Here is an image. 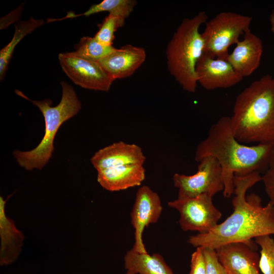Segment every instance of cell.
<instances>
[{
	"mask_svg": "<svg viewBox=\"0 0 274 274\" xmlns=\"http://www.w3.org/2000/svg\"><path fill=\"white\" fill-rule=\"evenodd\" d=\"M269 22L271 31L274 33V8L272 10L269 16Z\"/></svg>",
	"mask_w": 274,
	"mask_h": 274,
	"instance_id": "27",
	"label": "cell"
},
{
	"mask_svg": "<svg viewBox=\"0 0 274 274\" xmlns=\"http://www.w3.org/2000/svg\"><path fill=\"white\" fill-rule=\"evenodd\" d=\"M99 184L110 191H117L140 185L145 179L142 164L111 167L97 170Z\"/></svg>",
	"mask_w": 274,
	"mask_h": 274,
	"instance_id": "16",
	"label": "cell"
},
{
	"mask_svg": "<svg viewBox=\"0 0 274 274\" xmlns=\"http://www.w3.org/2000/svg\"><path fill=\"white\" fill-rule=\"evenodd\" d=\"M196 74L197 83L209 90L230 88L243 79L226 59L204 54L197 63Z\"/></svg>",
	"mask_w": 274,
	"mask_h": 274,
	"instance_id": "12",
	"label": "cell"
},
{
	"mask_svg": "<svg viewBox=\"0 0 274 274\" xmlns=\"http://www.w3.org/2000/svg\"><path fill=\"white\" fill-rule=\"evenodd\" d=\"M265 192L269 198V202L274 206V167H268L262 180Z\"/></svg>",
	"mask_w": 274,
	"mask_h": 274,
	"instance_id": "26",
	"label": "cell"
},
{
	"mask_svg": "<svg viewBox=\"0 0 274 274\" xmlns=\"http://www.w3.org/2000/svg\"><path fill=\"white\" fill-rule=\"evenodd\" d=\"M192 175L175 174L173 180L178 189L179 198L194 197L202 194L213 196L223 191L224 185L221 166L213 157L207 156L199 162Z\"/></svg>",
	"mask_w": 274,
	"mask_h": 274,
	"instance_id": "7",
	"label": "cell"
},
{
	"mask_svg": "<svg viewBox=\"0 0 274 274\" xmlns=\"http://www.w3.org/2000/svg\"><path fill=\"white\" fill-rule=\"evenodd\" d=\"M137 4L134 0H104L92 5L87 11L81 14L68 13L63 19L73 18L80 16H88L101 12H108L124 20L133 11Z\"/></svg>",
	"mask_w": 274,
	"mask_h": 274,
	"instance_id": "20",
	"label": "cell"
},
{
	"mask_svg": "<svg viewBox=\"0 0 274 274\" xmlns=\"http://www.w3.org/2000/svg\"><path fill=\"white\" fill-rule=\"evenodd\" d=\"M145 50L127 44L98 61L114 81L131 76L144 62Z\"/></svg>",
	"mask_w": 274,
	"mask_h": 274,
	"instance_id": "14",
	"label": "cell"
},
{
	"mask_svg": "<svg viewBox=\"0 0 274 274\" xmlns=\"http://www.w3.org/2000/svg\"><path fill=\"white\" fill-rule=\"evenodd\" d=\"M124 264L127 270L136 274H175L157 253H140L131 249L124 255Z\"/></svg>",
	"mask_w": 274,
	"mask_h": 274,
	"instance_id": "18",
	"label": "cell"
},
{
	"mask_svg": "<svg viewBox=\"0 0 274 274\" xmlns=\"http://www.w3.org/2000/svg\"><path fill=\"white\" fill-rule=\"evenodd\" d=\"M273 148L274 143L248 146L239 142L233 134L230 117L223 116L211 126L207 138L197 145L194 158L197 162L207 156L217 160L224 185L223 194L229 198L233 194L234 176L269 167Z\"/></svg>",
	"mask_w": 274,
	"mask_h": 274,
	"instance_id": "2",
	"label": "cell"
},
{
	"mask_svg": "<svg viewBox=\"0 0 274 274\" xmlns=\"http://www.w3.org/2000/svg\"><path fill=\"white\" fill-rule=\"evenodd\" d=\"M261 180L258 172L235 175L233 213L210 231L190 236L188 243L196 248L215 249L232 243L253 244V238L274 234V206L269 202L263 206L256 194L246 196L248 190Z\"/></svg>",
	"mask_w": 274,
	"mask_h": 274,
	"instance_id": "1",
	"label": "cell"
},
{
	"mask_svg": "<svg viewBox=\"0 0 274 274\" xmlns=\"http://www.w3.org/2000/svg\"><path fill=\"white\" fill-rule=\"evenodd\" d=\"M125 274H136V273L129 270H127Z\"/></svg>",
	"mask_w": 274,
	"mask_h": 274,
	"instance_id": "29",
	"label": "cell"
},
{
	"mask_svg": "<svg viewBox=\"0 0 274 274\" xmlns=\"http://www.w3.org/2000/svg\"><path fill=\"white\" fill-rule=\"evenodd\" d=\"M254 244L235 242L215 249L219 261L227 274H260V256Z\"/></svg>",
	"mask_w": 274,
	"mask_h": 274,
	"instance_id": "11",
	"label": "cell"
},
{
	"mask_svg": "<svg viewBox=\"0 0 274 274\" xmlns=\"http://www.w3.org/2000/svg\"><path fill=\"white\" fill-rule=\"evenodd\" d=\"M162 211L158 194L149 187L143 186L136 192L130 213L131 223L134 229V244L132 249L140 253H148L143 241L145 228L156 223Z\"/></svg>",
	"mask_w": 274,
	"mask_h": 274,
	"instance_id": "10",
	"label": "cell"
},
{
	"mask_svg": "<svg viewBox=\"0 0 274 274\" xmlns=\"http://www.w3.org/2000/svg\"><path fill=\"white\" fill-rule=\"evenodd\" d=\"M62 96L60 102L52 107L51 100H33L26 97L22 92L15 93L31 101L42 112L45 121L44 136L33 149L25 152L15 151L13 155L20 166L28 170L34 168L41 169L47 163L54 149L53 142L60 126L66 121L76 115L81 104L73 87L64 81L60 83Z\"/></svg>",
	"mask_w": 274,
	"mask_h": 274,
	"instance_id": "5",
	"label": "cell"
},
{
	"mask_svg": "<svg viewBox=\"0 0 274 274\" xmlns=\"http://www.w3.org/2000/svg\"><path fill=\"white\" fill-rule=\"evenodd\" d=\"M125 20L119 17L109 14L100 24L99 29L94 38L104 46H113L114 33L118 28L124 25Z\"/></svg>",
	"mask_w": 274,
	"mask_h": 274,
	"instance_id": "23",
	"label": "cell"
},
{
	"mask_svg": "<svg viewBox=\"0 0 274 274\" xmlns=\"http://www.w3.org/2000/svg\"><path fill=\"white\" fill-rule=\"evenodd\" d=\"M202 249L206 260L207 274H227L219 261L215 249L211 248H202Z\"/></svg>",
	"mask_w": 274,
	"mask_h": 274,
	"instance_id": "24",
	"label": "cell"
},
{
	"mask_svg": "<svg viewBox=\"0 0 274 274\" xmlns=\"http://www.w3.org/2000/svg\"><path fill=\"white\" fill-rule=\"evenodd\" d=\"M274 167V148L271 152L270 160H269V167Z\"/></svg>",
	"mask_w": 274,
	"mask_h": 274,
	"instance_id": "28",
	"label": "cell"
},
{
	"mask_svg": "<svg viewBox=\"0 0 274 274\" xmlns=\"http://www.w3.org/2000/svg\"><path fill=\"white\" fill-rule=\"evenodd\" d=\"M168 206L180 214L179 224L184 231L207 233L218 224L222 214L214 205L212 196L202 194L194 197L179 198Z\"/></svg>",
	"mask_w": 274,
	"mask_h": 274,
	"instance_id": "8",
	"label": "cell"
},
{
	"mask_svg": "<svg viewBox=\"0 0 274 274\" xmlns=\"http://www.w3.org/2000/svg\"><path fill=\"white\" fill-rule=\"evenodd\" d=\"M208 20L204 11L184 18L173 34L166 49L167 65L170 75L189 92H195L197 81L196 66L203 54L204 42L199 32Z\"/></svg>",
	"mask_w": 274,
	"mask_h": 274,
	"instance_id": "4",
	"label": "cell"
},
{
	"mask_svg": "<svg viewBox=\"0 0 274 274\" xmlns=\"http://www.w3.org/2000/svg\"><path fill=\"white\" fill-rule=\"evenodd\" d=\"M9 198V197H8ZM0 197V265L5 266L14 262L21 251L24 236L16 227L14 221L5 213L7 199Z\"/></svg>",
	"mask_w": 274,
	"mask_h": 274,
	"instance_id": "17",
	"label": "cell"
},
{
	"mask_svg": "<svg viewBox=\"0 0 274 274\" xmlns=\"http://www.w3.org/2000/svg\"><path fill=\"white\" fill-rule=\"evenodd\" d=\"M252 18L232 12H222L205 23L201 33L204 42L203 54L226 59L228 49L236 44L241 36L250 30Z\"/></svg>",
	"mask_w": 274,
	"mask_h": 274,
	"instance_id": "6",
	"label": "cell"
},
{
	"mask_svg": "<svg viewBox=\"0 0 274 274\" xmlns=\"http://www.w3.org/2000/svg\"><path fill=\"white\" fill-rule=\"evenodd\" d=\"M189 274H207L206 264L202 247H197L191 255Z\"/></svg>",
	"mask_w": 274,
	"mask_h": 274,
	"instance_id": "25",
	"label": "cell"
},
{
	"mask_svg": "<svg viewBox=\"0 0 274 274\" xmlns=\"http://www.w3.org/2000/svg\"><path fill=\"white\" fill-rule=\"evenodd\" d=\"M230 120L239 142L274 143V77L266 75L246 87L236 97Z\"/></svg>",
	"mask_w": 274,
	"mask_h": 274,
	"instance_id": "3",
	"label": "cell"
},
{
	"mask_svg": "<svg viewBox=\"0 0 274 274\" xmlns=\"http://www.w3.org/2000/svg\"><path fill=\"white\" fill-rule=\"evenodd\" d=\"M116 48L104 46L97 42L94 37H83L76 47L73 53L81 58L95 61H99Z\"/></svg>",
	"mask_w": 274,
	"mask_h": 274,
	"instance_id": "21",
	"label": "cell"
},
{
	"mask_svg": "<svg viewBox=\"0 0 274 274\" xmlns=\"http://www.w3.org/2000/svg\"><path fill=\"white\" fill-rule=\"evenodd\" d=\"M236 44L226 60L243 78L251 76L259 66L263 51V43L257 36L248 30Z\"/></svg>",
	"mask_w": 274,
	"mask_h": 274,
	"instance_id": "13",
	"label": "cell"
},
{
	"mask_svg": "<svg viewBox=\"0 0 274 274\" xmlns=\"http://www.w3.org/2000/svg\"><path fill=\"white\" fill-rule=\"evenodd\" d=\"M58 60L67 76L82 88L108 91L114 81L98 61L81 58L73 52L60 53Z\"/></svg>",
	"mask_w": 274,
	"mask_h": 274,
	"instance_id": "9",
	"label": "cell"
},
{
	"mask_svg": "<svg viewBox=\"0 0 274 274\" xmlns=\"http://www.w3.org/2000/svg\"><path fill=\"white\" fill-rule=\"evenodd\" d=\"M146 159L142 149L123 142L113 143L95 153L91 162L96 170L114 166L143 165Z\"/></svg>",
	"mask_w": 274,
	"mask_h": 274,
	"instance_id": "15",
	"label": "cell"
},
{
	"mask_svg": "<svg viewBox=\"0 0 274 274\" xmlns=\"http://www.w3.org/2000/svg\"><path fill=\"white\" fill-rule=\"evenodd\" d=\"M261 248L259 268L263 274H274V239L265 235L255 238Z\"/></svg>",
	"mask_w": 274,
	"mask_h": 274,
	"instance_id": "22",
	"label": "cell"
},
{
	"mask_svg": "<svg viewBox=\"0 0 274 274\" xmlns=\"http://www.w3.org/2000/svg\"><path fill=\"white\" fill-rule=\"evenodd\" d=\"M44 23L42 19L31 18L27 20L18 23L15 25V30L12 40L0 51V79L5 77L14 50L18 43L27 35Z\"/></svg>",
	"mask_w": 274,
	"mask_h": 274,
	"instance_id": "19",
	"label": "cell"
}]
</instances>
